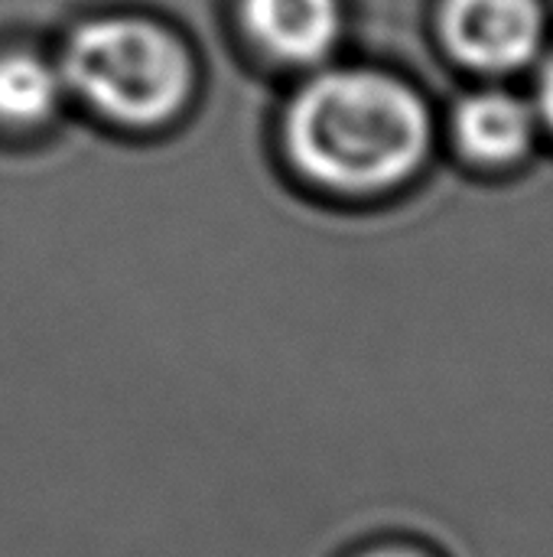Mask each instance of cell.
<instances>
[{"mask_svg":"<svg viewBox=\"0 0 553 557\" xmlns=\"http://www.w3.org/2000/svg\"><path fill=\"white\" fill-rule=\"evenodd\" d=\"M254 42L293 65L319 62L342 33L339 0H244Z\"/></svg>","mask_w":553,"mask_h":557,"instance_id":"5b68a950","label":"cell"},{"mask_svg":"<svg viewBox=\"0 0 553 557\" xmlns=\"http://www.w3.org/2000/svg\"><path fill=\"white\" fill-rule=\"evenodd\" d=\"M538 114L544 117V124L553 134V55L548 59L544 72H541V85H538Z\"/></svg>","mask_w":553,"mask_h":557,"instance_id":"ba28073f","label":"cell"},{"mask_svg":"<svg viewBox=\"0 0 553 557\" xmlns=\"http://www.w3.org/2000/svg\"><path fill=\"white\" fill-rule=\"evenodd\" d=\"M62 78L98 114L124 127H156L189 98L192 62L183 42L163 26L108 16L72 33Z\"/></svg>","mask_w":553,"mask_h":557,"instance_id":"7a4b0ae2","label":"cell"},{"mask_svg":"<svg viewBox=\"0 0 553 557\" xmlns=\"http://www.w3.org/2000/svg\"><path fill=\"white\" fill-rule=\"evenodd\" d=\"M62 88V72L46 59L33 52L0 55V124L20 131L42 127L59 111Z\"/></svg>","mask_w":553,"mask_h":557,"instance_id":"8992f818","label":"cell"},{"mask_svg":"<svg viewBox=\"0 0 553 557\" xmlns=\"http://www.w3.org/2000/svg\"><path fill=\"white\" fill-rule=\"evenodd\" d=\"M284 137L306 183L365 199L420 173L430 153V114L417 91L391 75L336 69L297 95Z\"/></svg>","mask_w":553,"mask_h":557,"instance_id":"6da1fadb","label":"cell"},{"mask_svg":"<svg viewBox=\"0 0 553 557\" xmlns=\"http://www.w3.org/2000/svg\"><path fill=\"white\" fill-rule=\"evenodd\" d=\"M443 36L466 65L508 75L538 55L544 13L538 0H447Z\"/></svg>","mask_w":553,"mask_h":557,"instance_id":"3957f363","label":"cell"},{"mask_svg":"<svg viewBox=\"0 0 553 557\" xmlns=\"http://www.w3.org/2000/svg\"><path fill=\"white\" fill-rule=\"evenodd\" d=\"M538 131V114L512 91H476L453 117L460 153L482 170H505L528 157Z\"/></svg>","mask_w":553,"mask_h":557,"instance_id":"277c9868","label":"cell"},{"mask_svg":"<svg viewBox=\"0 0 553 557\" xmlns=\"http://www.w3.org/2000/svg\"><path fill=\"white\" fill-rule=\"evenodd\" d=\"M345 557H447L437 552L433 545L420 542V539H407V535H385V539H372L359 548H352Z\"/></svg>","mask_w":553,"mask_h":557,"instance_id":"52a82bcc","label":"cell"}]
</instances>
